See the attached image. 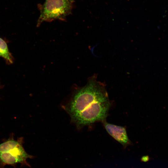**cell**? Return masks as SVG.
Segmentation results:
<instances>
[{
    "mask_svg": "<svg viewBox=\"0 0 168 168\" xmlns=\"http://www.w3.org/2000/svg\"><path fill=\"white\" fill-rule=\"evenodd\" d=\"M95 74L82 87L74 86L72 96L64 107L72 121L78 128L105 120L111 106L104 82Z\"/></svg>",
    "mask_w": 168,
    "mask_h": 168,
    "instance_id": "obj_1",
    "label": "cell"
},
{
    "mask_svg": "<svg viewBox=\"0 0 168 168\" xmlns=\"http://www.w3.org/2000/svg\"><path fill=\"white\" fill-rule=\"evenodd\" d=\"M73 2V0H46L40 8L37 26L44 21L64 20L71 12Z\"/></svg>",
    "mask_w": 168,
    "mask_h": 168,
    "instance_id": "obj_2",
    "label": "cell"
},
{
    "mask_svg": "<svg viewBox=\"0 0 168 168\" xmlns=\"http://www.w3.org/2000/svg\"><path fill=\"white\" fill-rule=\"evenodd\" d=\"M34 157L26 152L21 144L8 152L0 153V164L2 167L6 165L13 166L21 163L30 167L26 159Z\"/></svg>",
    "mask_w": 168,
    "mask_h": 168,
    "instance_id": "obj_3",
    "label": "cell"
},
{
    "mask_svg": "<svg viewBox=\"0 0 168 168\" xmlns=\"http://www.w3.org/2000/svg\"><path fill=\"white\" fill-rule=\"evenodd\" d=\"M102 122L107 133L114 139L120 143L124 149L132 145V143L128 138L126 129L124 127L108 123L105 120Z\"/></svg>",
    "mask_w": 168,
    "mask_h": 168,
    "instance_id": "obj_4",
    "label": "cell"
},
{
    "mask_svg": "<svg viewBox=\"0 0 168 168\" xmlns=\"http://www.w3.org/2000/svg\"><path fill=\"white\" fill-rule=\"evenodd\" d=\"M21 144L20 142L13 139H8L0 144V153L7 152Z\"/></svg>",
    "mask_w": 168,
    "mask_h": 168,
    "instance_id": "obj_5",
    "label": "cell"
},
{
    "mask_svg": "<svg viewBox=\"0 0 168 168\" xmlns=\"http://www.w3.org/2000/svg\"><path fill=\"white\" fill-rule=\"evenodd\" d=\"M0 53L2 58L6 59L7 62L11 63L13 62L12 57L9 52L8 48L5 41L0 38Z\"/></svg>",
    "mask_w": 168,
    "mask_h": 168,
    "instance_id": "obj_6",
    "label": "cell"
},
{
    "mask_svg": "<svg viewBox=\"0 0 168 168\" xmlns=\"http://www.w3.org/2000/svg\"><path fill=\"white\" fill-rule=\"evenodd\" d=\"M149 160V157L147 155L143 156H142L141 158V161L143 162H147Z\"/></svg>",
    "mask_w": 168,
    "mask_h": 168,
    "instance_id": "obj_7",
    "label": "cell"
},
{
    "mask_svg": "<svg viewBox=\"0 0 168 168\" xmlns=\"http://www.w3.org/2000/svg\"><path fill=\"white\" fill-rule=\"evenodd\" d=\"M0 57H2V54L0 53Z\"/></svg>",
    "mask_w": 168,
    "mask_h": 168,
    "instance_id": "obj_8",
    "label": "cell"
}]
</instances>
